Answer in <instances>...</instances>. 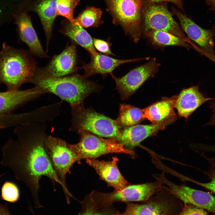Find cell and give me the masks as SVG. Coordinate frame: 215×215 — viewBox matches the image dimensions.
I'll return each instance as SVG.
<instances>
[{
  "mask_svg": "<svg viewBox=\"0 0 215 215\" xmlns=\"http://www.w3.org/2000/svg\"><path fill=\"white\" fill-rule=\"evenodd\" d=\"M45 122L24 124L16 127L15 139H9L1 148L0 164L9 169L16 179L28 188L35 207H43L38 195L39 180L45 176L62 187L65 197L72 194L59 178L44 148L47 136Z\"/></svg>",
  "mask_w": 215,
  "mask_h": 215,
  "instance_id": "6da1fadb",
  "label": "cell"
},
{
  "mask_svg": "<svg viewBox=\"0 0 215 215\" xmlns=\"http://www.w3.org/2000/svg\"><path fill=\"white\" fill-rule=\"evenodd\" d=\"M30 82L45 93L56 95L69 103L71 107L83 105L84 99L89 95L98 92L102 88L99 84L76 73L54 77L46 74L41 68L37 67Z\"/></svg>",
  "mask_w": 215,
  "mask_h": 215,
  "instance_id": "7a4b0ae2",
  "label": "cell"
},
{
  "mask_svg": "<svg viewBox=\"0 0 215 215\" xmlns=\"http://www.w3.org/2000/svg\"><path fill=\"white\" fill-rule=\"evenodd\" d=\"M32 55L3 44L0 52V84L5 85L8 90H19L22 84L30 82L37 67Z\"/></svg>",
  "mask_w": 215,
  "mask_h": 215,
  "instance_id": "3957f363",
  "label": "cell"
},
{
  "mask_svg": "<svg viewBox=\"0 0 215 215\" xmlns=\"http://www.w3.org/2000/svg\"><path fill=\"white\" fill-rule=\"evenodd\" d=\"M71 124L69 130L79 134L90 132L98 136L117 140L123 128L113 120L83 105L71 107Z\"/></svg>",
  "mask_w": 215,
  "mask_h": 215,
  "instance_id": "277c9868",
  "label": "cell"
},
{
  "mask_svg": "<svg viewBox=\"0 0 215 215\" xmlns=\"http://www.w3.org/2000/svg\"><path fill=\"white\" fill-rule=\"evenodd\" d=\"M113 24L119 25L125 34L137 43L142 35V0H104Z\"/></svg>",
  "mask_w": 215,
  "mask_h": 215,
  "instance_id": "5b68a950",
  "label": "cell"
},
{
  "mask_svg": "<svg viewBox=\"0 0 215 215\" xmlns=\"http://www.w3.org/2000/svg\"><path fill=\"white\" fill-rule=\"evenodd\" d=\"M163 184L156 180L153 182L128 185L119 191L110 193L93 191L89 197L97 211L110 208L115 202H141L149 199L162 187Z\"/></svg>",
  "mask_w": 215,
  "mask_h": 215,
  "instance_id": "8992f818",
  "label": "cell"
},
{
  "mask_svg": "<svg viewBox=\"0 0 215 215\" xmlns=\"http://www.w3.org/2000/svg\"><path fill=\"white\" fill-rule=\"evenodd\" d=\"M142 2V34L144 36L151 30L166 31L190 42L182 27L173 19L166 2L153 3L145 0Z\"/></svg>",
  "mask_w": 215,
  "mask_h": 215,
  "instance_id": "52a82bcc",
  "label": "cell"
},
{
  "mask_svg": "<svg viewBox=\"0 0 215 215\" xmlns=\"http://www.w3.org/2000/svg\"><path fill=\"white\" fill-rule=\"evenodd\" d=\"M140 203L127 202L122 215H179L182 202L162 185V187L146 201Z\"/></svg>",
  "mask_w": 215,
  "mask_h": 215,
  "instance_id": "ba28073f",
  "label": "cell"
},
{
  "mask_svg": "<svg viewBox=\"0 0 215 215\" xmlns=\"http://www.w3.org/2000/svg\"><path fill=\"white\" fill-rule=\"evenodd\" d=\"M80 135L79 142L71 146L78 156L79 161L83 159H96L110 153H122L134 155L132 150L127 149L122 143L113 138L104 139L87 131Z\"/></svg>",
  "mask_w": 215,
  "mask_h": 215,
  "instance_id": "9c48e42d",
  "label": "cell"
},
{
  "mask_svg": "<svg viewBox=\"0 0 215 215\" xmlns=\"http://www.w3.org/2000/svg\"><path fill=\"white\" fill-rule=\"evenodd\" d=\"M44 148L56 173L67 188L66 176L70 173V169L73 164L79 162L77 155L72 148L71 144L60 138L50 135L45 139Z\"/></svg>",
  "mask_w": 215,
  "mask_h": 215,
  "instance_id": "30bf717a",
  "label": "cell"
},
{
  "mask_svg": "<svg viewBox=\"0 0 215 215\" xmlns=\"http://www.w3.org/2000/svg\"><path fill=\"white\" fill-rule=\"evenodd\" d=\"M163 171L153 175L156 180L183 203L192 204L215 214V197L208 192L193 188L183 184H176L167 179Z\"/></svg>",
  "mask_w": 215,
  "mask_h": 215,
  "instance_id": "8fae6325",
  "label": "cell"
},
{
  "mask_svg": "<svg viewBox=\"0 0 215 215\" xmlns=\"http://www.w3.org/2000/svg\"><path fill=\"white\" fill-rule=\"evenodd\" d=\"M160 66L156 58H153L121 77L116 78L114 75L111 76L121 99L125 100L132 95L146 80L154 76Z\"/></svg>",
  "mask_w": 215,
  "mask_h": 215,
  "instance_id": "7c38bea8",
  "label": "cell"
},
{
  "mask_svg": "<svg viewBox=\"0 0 215 215\" xmlns=\"http://www.w3.org/2000/svg\"><path fill=\"white\" fill-rule=\"evenodd\" d=\"M172 13L177 17L181 27L189 38L199 46L201 53L215 55L213 42L215 39V29L207 30L202 28L174 8L172 9Z\"/></svg>",
  "mask_w": 215,
  "mask_h": 215,
  "instance_id": "4fadbf2b",
  "label": "cell"
},
{
  "mask_svg": "<svg viewBox=\"0 0 215 215\" xmlns=\"http://www.w3.org/2000/svg\"><path fill=\"white\" fill-rule=\"evenodd\" d=\"M76 44L71 41L60 54L54 55L45 67L41 68L46 74L61 77L76 74L78 70Z\"/></svg>",
  "mask_w": 215,
  "mask_h": 215,
  "instance_id": "5bb4252c",
  "label": "cell"
},
{
  "mask_svg": "<svg viewBox=\"0 0 215 215\" xmlns=\"http://www.w3.org/2000/svg\"><path fill=\"white\" fill-rule=\"evenodd\" d=\"M118 160L117 157H114L110 161L87 159L86 162L95 170L100 178L104 181L108 186L111 187L115 191H118L130 185L118 169L117 165Z\"/></svg>",
  "mask_w": 215,
  "mask_h": 215,
  "instance_id": "9a60e30c",
  "label": "cell"
},
{
  "mask_svg": "<svg viewBox=\"0 0 215 215\" xmlns=\"http://www.w3.org/2000/svg\"><path fill=\"white\" fill-rule=\"evenodd\" d=\"M174 121L171 120L148 125L137 124L124 128L117 140L123 144L125 148L127 147L128 149L132 150L139 145L143 140L155 135Z\"/></svg>",
  "mask_w": 215,
  "mask_h": 215,
  "instance_id": "2e32d148",
  "label": "cell"
},
{
  "mask_svg": "<svg viewBox=\"0 0 215 215\" xmlns=\"http://www.w3.org/2000/svg\"><path fill=\"white\" fill-rule=\"evenodd\" d=\"M90 60L87 64H84L79 68L83 70L82 75L87 78L96 74L101 75L103 76L107 74L113 75V70L124 64L138 62L143 58L121 59L112 58L98 52L94 55H90Z\"/></svg>",
  "mask_w": 215,
  "mask_h": 215,
  "instance_id": "e0dca14e",
  "label": "cell"
},
{
  "mask_svg": "<svg viewBox=\"0 0 215 215\" xmlns=\"http://www.w3.org/2000/svg\"><path fill=\"white\" fill-rule=\"evenodd\" d=\"M16 23L20 38L28 46L31 54L40 58H48L33 27L30 16L26 12H22L17 17Z\"/></svg>",
  "mask_w": 215,
  "mask_h": 215,
  "instance_id": "ac0fdd59",
  "label": "cell"
},
{
  "mask_svg": "<svg viewBox=\"0 0 215 215\" xmlns=\"http://www.w3.org/2000/svg\"><path fill=\"white\" fill-rule=\"evenodd\" d=\"M44 93L36 86L24 90L0 92V114L10 113L19 106Z\"/></svg>",
  "mask_w": 215,
  "mask_h": 215,
  "instance_id": "d6986e66",
  "label": "cell"
},
{
  "mask_svg": "<svg viewBox=\"0 0 215 215\" xmlns=\"http://www.w3.org/2000/svg\"><path fill=\"white\" fill-rule=\"evenodd\" d=\"M214 99L205 97L198 86H192L183 89L177 96L175 108L180 116L187 118L205 102Z\"/></svg>",
  "mask_w": 215,
  "mask_h": 215,
  "instance_id": "ffe728a7",
  "label": "cell"
},
{
  "mask_svg": "<svg viewBox=\"0 0 215 215\" xmlns=\"http://www.w3.org/2000/svg\"><path fill=\"white\" fill-rule=\"evenodd\" d=\"M31 10L38 14L40 19L45 33L47 52L53 23L57 16L56 0H36Z\"/></svg>",
  "mask_w": 215,
  "mask_h": 215,
  "instance_id": "44dd1931",
  "label": "cell"
},
{
  "mask_svg": "<svg viewBox=\"0 0 215 215\" xmlns=\"http://www.w3.org/2000/svg\"><path fill=\"white\" fill-rule=\"evenodd\" d=\"M177 96L164 98L143 109L145 118L153 124L175 120L176 116L174 108Z\"/></svg>",
  "mask_w": 215,
  "mask_h": 215,
  "instance_id": "7402d4cb",
  "label": "cell"
},
{
  "mask_svg": "<svg viewBox=\"0 0 215 215\" xmlns=\"http://www.w3.org/2000/svg\"><path fill=\"white\" fill-rule=\"evenodd\" d=\"M61 24L59 32L71 41L82 47L90 55H94L98 53L94 47L93 39L76 21L73 24L66 19L62 22Z\"/></svg>",
  "mask_w": 215,
  "mask_h": 215,
  "instance_id": "603a6c76",
  "label": "cell"
},
{
  "mask_svg": "<svg viewBox=\"0 0 215 215\" xmlns=\"http://www.w3.org/2000/svg\"><path fill=\"white\" fill-rule=\"evenodd\" d=\"M144 36L148 38L153 44L158 46H178L188 48L191 47L184 39L166 31L151 30Z\"/></svg>",
  "mask_w": 215,
  "mask_h": 215,
  "instance_id": "cb8c5ba5",
  "label": "cell"
},
{
  "mask_svg": "<svg viewBox=\"0 0 215 215\" xmlns=\"http://www.w3.org/2000/svg\"><path fill=\"white\" fill-rule=\"evenodd\" d=\"M145 119L143 109L123 104L120 106L119 115L116 120L124 128L137 125Z\"/></svg>",
  "mask_w": 215,
  "mask_h": 215,
  "instance_id": "d4e9b609",
  "label": "cell"
},
{
  "mask_svg": "<svg viewBox=\"0 0 215 215\" xmlns=\"http://www.w3.org/2000/svg\"><path fill=\"white\" fill-rule=\"evenodd\" d=\"M102 11L94 7H88L83 10L75 19L83 28L98 27L103 23L101 18Z\"/></svg>",
  "mask_w": 215,
  "mask_h": 215,
  "instance_id": "484cf974",
  "label": "cell"
},
{
  "mask_svg": "<svg viewBox=\"0 0 215 215\" xmlns=\"http://www.w3.org/2000/svg\"><path fill=\"white\" fill-rule=\"evenodd\" d=\"M201 156L207 161L208 169L205 171H202L210 181L207 182H202L188 178V181L195 183L210 191L215 194V157H209L204 153H199Z\"/></svg>",
  "mask_w": 215,
  "mask_h": 215,
  "instance_id": "4316f807",
  "label": "cell"
},
{
  "mask_svg": "<svg viewBox=\"0 0 215 215\" xmlns=\"http://www.w3.org/2000/svg\"><path fill=\"white\" fill-rule=\"evenodd\" d=\"M80 0H56L57 16H63L73 24L76 22L73 18L75 8Z\"/></svg>",
  "mask_w": 215,
  "mask_h": 215,
  "instance_id": "83f0119b",
  "label": "cell"
},
{
  "mask_svg": "<svg viewBox=\"0 0 215 215\" xmlns=\"http://www.w3.org/2000/svg\"><path fill=\"white\" fill-rule=\"evenodd\" d=\"M19 191L18 186L14 183L6 181L1 188V199L7 202H16L19 197Z\"/></svg>",
  "mask_w": 215,
  "mask_h": 215,
  "instance_id": "f1b7e54d",
  "label": "cell"
},
{
  "mask_svg": "<svg viewBox=\"0 0 215 215\" xmlns=\"http://www.w3.org/2000/svg\"><path fill=\"white\" fill-rule=\"evenodd\" d=\"M182 210L179 215H207L210 212L203 208L188 203H183Z\"/></svg>",
  "mask_w": 215,
  "mask_h": 215,
  "instance_id": "f546056e",
  "label": "cell"
},
{
  "mask_svg": "<svg viewBox=\"0 0 215 215\" xmlns=\"http://www.w3.org/2000/svg\"><path fill=\"white\" fill-rule=\"evenodd\" d=\"M93 42L95 48L100 53L105 55H113L110 48V44L108 41L93 38Z\"/></svg>",
  "mask_w": 215,
  "mask_h": 215,
  "instance_id": "4dcf8cb0",
  "label": "cell"
},
{
  "mask_svg": "<svg viewBox=\"0 0 215 215\" xmlns=\"http://www.w3.org/2000/svg\"><path fill=\"white\" fill-rule=\"evenodd\" d=\"M153 3L171 2L176 5L178 8L184 12L182 1L183 0H145Z\"/></svg>",
  "mask_w": 215,
  "mask_h": 215,
  "instance_id": "1f68e13d",
  "label": "cell"
},
{
  "mask_svg": "<svg viewBox=\"0 0 215 215\" xmlns=\"http://www.w3.org/2000/svg\"><path fill=\"white\" fill-rule=\"evenodd\" d=\"M195 148L196 149L195 150L196 152H208L215 153V146L199 144Z\"/></svg>",
  "mask_w": 215,
  "mask_h": 215,
  "instance_id": "d6a6232c",
  "label": "cell"
},
{
  "mask_svg": "<svg viewBox=\"0 0 215 215\" xmlns=\"http://www.w3.org/2000/svg\"><path fill=\"white\" fill-rule=\"evenodd\" d=\"M211 103L212 114L210 121L206 125H215V99Z\"/></svg>",
  "mask_w": 215,
  "mask_h": 215,
  "instance_id": "836d02e7",
  "label": "cell"
},
{
  "mask_svg": "<svg viewBox=\"0 0 215 215\" xmlns=\"http://www.w3.org/2000/svg\"><path fill=\"white\" fill-rule=\"evenodd\" d=\"M4 174L0 175V177L3 176ZM9 215L10 214V212L8 209L7 204L5 205H2L0 203V215Z\"/></svg>",
  "mask_w": 215,
  "mask_h": 215,
  "instance_id": "e575fe53",
  "label": "cell"
},
{
  "mask_svg": "<svg viewBox=\"0 0 215 215\" xmlns=\"http://www.w3.org/2000/svg\"><path fill=\"white\" fill-rule=\"evenodd\" d=\"M206 4L210 6L209 10L215 13V0H205Z\"/></svg>",
  "mask_w": 215,
  "mask_h": 215,
  "instance_id": "d590c367",
  "label": "cell"
},
{
  "mask_svg": "<svg viewBox=\"0 0 215 215\" xmlns=\"http://www.w3.org/2000/svg\"><path fill=\"white\" fill-rule=\"evenodd\" d=\"M203 55H205L215 63V55L207 54H204Z\"/></svg>",
  "mask_w": 215,
  "mask_h": 215,
  "instance_id": "8d00e7d4",
  "label": "cell"
},
{
  "mask_svg": "<svg viewBox=\"0 0 215 215\" xmlns=\"http://www.w3.org/2000/svg\"><path fill=\"white\" fill-rule=\"evenodd\" d=\"M213 27L215 29V24L214 26Z\"/></svg>",
  "mask_w": 215,
  "mask_h": 215,
  "instance_id": "74e56055",
  "label": "cell"
}]
</instances>
